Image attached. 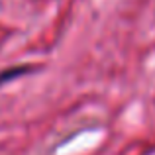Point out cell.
Listing matches in <instances>:
<instances>
[{"instance_id":"1","label":"cell","mask_w":155,"mask_h":155,"mask_svg":"<svg viewBox=\"0 0 155 155\" xmlns=\"http://www.w3.org/2000/svg\"><path fill=\"white\" fill-rule=\"evenodd\" d=\"M31 71H34V67H31V65H18V67L6 69V71L0 73V87H2V84H6V83H10V81H16L18 77L30 75Z\"/></svg>"}]
</instances>
